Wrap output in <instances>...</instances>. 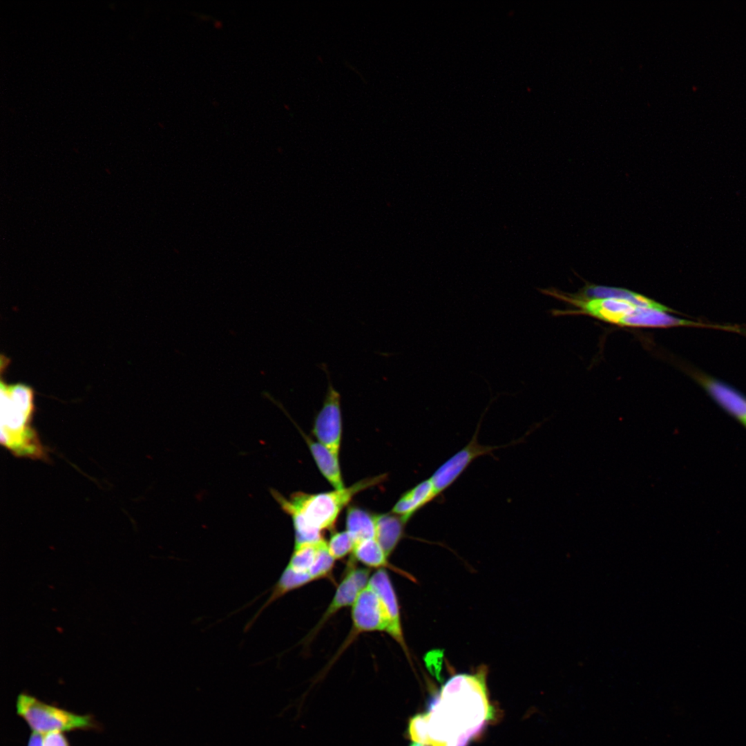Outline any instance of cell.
<instances>
[{
	"label": "cell",
	"mask_w": 746,
	"mask_h": 746,
	"mask_svg": "<svg viewBox=\"0 0 746 746\" xmlns=\"http://www.w3.org/2000/svg\"><path fill=\"white\" fill-rule=\"evenodd\" d=\"M584 294L586 298H617L626 300L639 307L656 309L666 312H674V310L672 309L649 298L622 288L590 285L584 289Z\"/></svg>",
	"instance_id": "5bb4252c"
},
{
	"label": "cell",
	"mask_w": 746,
	"mask_h": 746,
	"mask_svg": "<svg viewBox=\"0 0 746 746\" xmlns=\"http://www.w3.org/2000/svg\"><path fill=\"white\" fill-rule=\"evenodd\" d=\"M405 522L394 513L375 515V539L389 557L404 536Z\"/></svg>",
	"instance_id": "4fadbf2b"
},
{
	"label": "cell",
	"mask_w": 746,
	"mask_h": 746,
	"mask_svg": "<svg viewBox=\"0 0 746 746\" xmlns=\"http://www.w3.org/2000/svg\"><path fill=\"white\" fill-rule=\"evenodd\" d=\"M386 479V475L367 477L348 488L331 492L307 494L297 492L285 501L297 510L307 524L320 530L332 529L342 509L352 497L361 491L379 484Z\"/></svg>",
	"instance_id": "3957f363"
},
{
	"label": "cell",
	"mask_w": 746,
	"mask_h": 746,
	"mask_svg": "<svg viewBox=\"0 0 746 746\" xmlns=\"http://www.w3.org/2000/svg\"><path fill=\"white\" fill-rule=\"evenodd\" d=\"M314 581L309 573L298 572L286 566L277 583L274 585L272 593L265 604L257 612L255 620L270 604L287 593L299 589Z\"/></svg>",
	"instance_id": "e0dca14e"
},
{
	"label": "cell",
	"mask_w": 746,
	"mask_h": 746,
	"mask_svg": "<svg viewBox=\"0 0 746 746\" xmlns=\"http://www.w3.org/2000/svg\"><path fill=\"white\" fill-rule=\"evenodd\" d=\"M320 542L294 546L287 566L298 572L309 573L316 559Z\"/></svg>",
	"instance_id": "ac0fdd59"
},
{
	"label": "cell",
	"mask_w": 746,
	"mask_h": 746,
	"mask_svg": "<svg viewBox=\"0 0 746 746\" xmlns=\"http://www.w3.org/2000/svg\"><path fill=\"white\" fill-rule=\"evenodd\" d=\"M1 441L17 456L44 457V450L30 425L33 412L31 388L1 383Z\"/></svg>",
	"instance_id": "7a4b0ae2"
},
{
	"label": "cell",
	"mask_w": 746,
	"mask_h": 746,
	"mask_svg": "<svg viewBox=\"0 0 746 746\" xmlns=\"http://www.w3.org/2000/svg\"><path fill=\"white\" fill-rule=\"evenodd\" d=\"M321 367L326 373L327 388L322 408L314 417L312 432L318 442L338 456L343 427L341 396L333 386L327 365L322 363Z\"/></svg>",
	"instance_id": "8992f818"
},
{
	"label": "cell",
	"mask_w": 746,
	"mask_h": 746,
	"mask_svg": "<svg viewBox=\"0 0 746 746\" xmlns=\"http://www.w3.org/2000/svg\"><path fill=\"white\" fill-rule=\"evenodd\" d=\"M345 522L346 530L351 534L356 543L375 538V515L352 506L347 510Z\"/></svg>",
	"instance_id": "2e32d148"
},
{
	"label": "cell",
	"mask_w": 746,
	"mask_h": 746,
	"mask_svg": "<svg viewBox=\"0 0 746 746\" xmlns=\"http://www.w3.org/2000/svg\"><path fill=\"white\" fill-rule=\"evenodd\" d=\"M351 560L370 568H389L404 576L410 577L388 561L383 549L375 538L362 540L355 544Z\"/></svg>",
	"instance_id": "9a60e30c"
},
{
	"label": "cell",
	"mask_w": 746,
	"mask_h": 746,
	"mask_svg": "<svg viewBox=\"0 0 746 746\" xmlns=\"http://www.w3.org/2000/svg\"><path fill=\"white\" fill-rule=\"evenodd\" d=\"M43 746H69L66 737L61 732H51L43 736Z\"/></svg>",
	"instance_id": "7402d4cb"
},
{
	"label": "cell",
	"mask_w": 746,
	"mask_h": 746,
	"mask_svg": "<svg viewBox=\"0 0 746 746\" xmlns=\"http://www.w3.org/2000/svg\"><path fill=\"white\" fill-rule=\"evenodd\" d=\"M410 746H424V744H422V743H417V742H414V743H411V744L410 745Z\"/></svg>",
	"instance_id": "cb8c5ba5"
},
{
	"label": "cell",
	"mask_w": 746,
	"mask_h": 746,
	"mask_svg": "<svg viewBox=\"0 0 746 746\" xmlns=\"http://www.w3.org/2000/svg\"><path fill=\"white\" fill-rule=\"evenodd\" d=\"M368 585L376 592L381 601L388 622L386 632L399 644L407 658H410L401 627L398 598L386 570L377 569L370 576Z\"/></svg>",
	"instance_id": "9c48e42d"
},
{
	"label": "cell",
	"mask_w": 746,
	"mask_h": 746,
	"mask_svg": "<svg viewBox=\"0 0 746 746\" xmlns=\"http://www.w3.org/2000/svg\"><path fill=\"white\" fill-rule=\"evenodd\" d=\"M439 495L429 477L404 492L392 508V513L407 523L421 508Z\"/></svg>",
	"instance_id": "8fae6325"
},
{
	"label": "cell",
	"mask_w": 746,
	"mask_h": 746,
	"mask_svg": "<svg viewBox=\"0 0 746 746\" xmlns=\"http://www.w3.org/2000/svg\"><path fill=\"white\" fill-rule=\"evenodd\" d=\"M689 374L726 412L746 422V396L729 385L700 371L690 369Z\"/></svg>",
	"instance_id": "30bf717a"
},
{
	"label": "cell",
	"mask_w": 746,
	"mask_h": 746,
	"mask_svg": "<svg viewBox=\"0 0 746 746\" xmlns=\"http://www.w3.org/2000/svg\"><path fill=\"white\" fill-rule=\"evenodd\" d=\"M327 543L329 552L335 560L342 559L352 553L356 544L347 530L335 533Z\"/></svg>",
	"instance_id": "ffe728a7"
},
{
	"label": "cell",
	"mask_w": 746,
	"mask_h": 746,
	"mask_svg": "<svg viewBox=\"0 0 746 746\" xmlns=\"http://www.w3.org/2000/svg\"><path fill=\"white\" fill-rule=\"evenodd\" d=\"M350 559L347 563L345 573L338 585L331 603L327 606L319 621L307 636V641L314 637L325 624L343 608L352 606L358 595L369 583L370 570L358 568Z\"/></svg>",
	"instance_id": "ba28073f"
},
{
	"label": "cell",
	"mask_w": 746,
	"mask_h": 746,
	"mask_svg": "<svg viewBox=\"0 0 746 746\" xmlns=\"http://www.w3.org/2000/svg\"><path fill=\"white\" fill-rule=\"evenodd\" d=\"M17 710L34 733L39 734L86 729L93 725L88 716L77 715L47 705L25 694L18 696Z\"/></svg>",
	"instance_id": "277c9868"
},
{
	"label": "cell",
	"mask_w": 746,
	"mask_h": 746,
	"mask_svg": "<svg viewBox=\"0 0 746 746\" xmlns=\"http://www.w3.org/2000/svg\"><path fill=\"white\" fill-rule=\"evenodd\" d=\"M28 746H43V736L41 734L33 733L29 739Z\"/></svg>",
	"instance_id": "603a6c76"
},
{
	"label": "cell",
	"mask_w": 746,
	"mask_h": 746,
	"mask_svg": "<svg viewBox=\"0 0 746 746\" xmlns=\"http://www.w3.org/2000/svg\"><path fill=\"white\" fill-rule=\"evenodd\" d=\"M335 560L329 552L327 542L323 539L319 542L316 557L309 573L314 581L330 577Z\"/></svg>",
	"instance_id": "d6986e66"
},
{
	"label": "cell",
	"mask_w": 746,
	"mask_h": 746,
	"mask_svg": "<svg viewBox=\"0 0 746 746\" xmlns=\"http://www.w3.org/2000/svg\"><path fill=\"white\" fill-rule=\"evenodd\" d=\"M352 629L341 649L342 652L361 633L385 631L386 617L376 592L367 585L358 595L352 609Z\"/></svg>",
	"instance_id": "52a82bcc"
},
{
	"label": "cell",
	"mask_w": 746,
	"mask_h": 746,
	"mask_svg": "<svg viewBox=\"0 0 746 746\" xmlns=\"http://www.w3.org/2000/svg\"><path fill=\"white\" fill-rule=\"evenodd\" d=\"M487 669L452 676L428 702V746H468L495 716L486 687Z\"/></svg>",
	"instance_id": "6da1fadb"
},
{
	"label": "cell",
	"mask_w": 746,
	"mask_h": 746,
	"mask_svg": "<svg viewBox=\"0 0 746 746\" xmlns=\"http://www.w3.org/2000/svg\"><path fill=\"white\" fill-rule=\"evenodd\" d=\"M484 413L477 424L470 441L461 450L443 463L430 477L438 495L450 487L474 460L484 455H492V452L501 448L516 445L524 441V437L511 443L501 446L482 445L478 441V433Z\"/></svg>",
	"instance_id": "5b68a950"
},
{
	"label": "cell",
	"mask_w": 746,
	"mask_h": 746,
	"mask_svg": "<svg viewBox=\"0 0 746 746\" xmlns=\"http://www.w3.org/2000/svg\"><path fill=\"white\" fill-rule=\"evenodd\" d=\"M298 430L305 439L313 458L322 475L336 490L344 488L345 486L338 462V456L336 455L320 442L313 441L305 433L303 432L299 428Z\"/></svg>",
	"instance_id": "7c38bea8"
},
{
	"label": "cell",
	"mask_w": 746,
	"mask_h": 746,
	"mask_svg": "<svg viewBox=\"0 0 746 746\" xmlns=\"http://www.w3.org/2000/svg\"><path fill=\"white\" fill-rule=\"evenodd\" d=\"M408 734L411 740L426 745H429L427 719L425 714H419L409 721Z\"/></svg>",
	"instance_id": "44dd1931"
},
{
	"label": "cell",
	"mask_w": 746,
	"mask_h": 746,
	"mask_svg": "<svg viewBox=\"0 0 746 746\" xmlns=\"http://www.w3.org/2000/svg\"><path fill=\"white\" fill-rule=\"evenodd\" d=\"M744 424H745V425H746V422H745V423H744Z\"/></svg>",
	"instance_id": "d4e9b609"
}]
</instances>
